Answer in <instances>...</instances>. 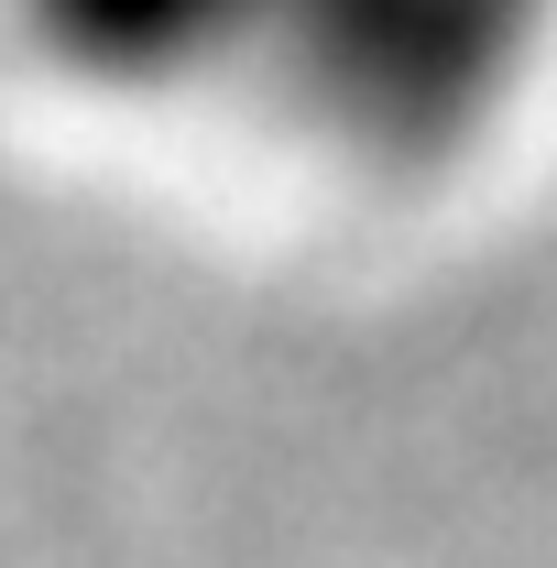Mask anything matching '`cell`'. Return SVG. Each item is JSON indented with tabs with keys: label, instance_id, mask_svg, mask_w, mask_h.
I'll use <instances>...</instances> for the list:
<instances>
[{
	"label": "cell",
	"instance_id": "1",
	"mask_svg": "<svg viewBox=\"0 0 557 568\" xmlns=\"http://www.w3.org/2000/svg\"><path fill=\"white\" fill-rule=\"evenodd\" d=\"M557 67V0H274L241 99L350 175H459Z\"/></svg>",
	"mask_w": 557,
	"mask_h": 568
},
{
	"label": "cell",
	"instance_id": "2",
	"mask_svg": "<svg viewBox=\"0 0 557 568\" xmlns=\"http://www.w3.org/2000/svg\"><path fill=\"white\" fill-rule=\"evenodd\" d=\"M263 11L274 0H11L22 44L88 99H241Z\"/></svg>",
	"mask_w": 557,
	"mask_h": 568
}]
</instances>
